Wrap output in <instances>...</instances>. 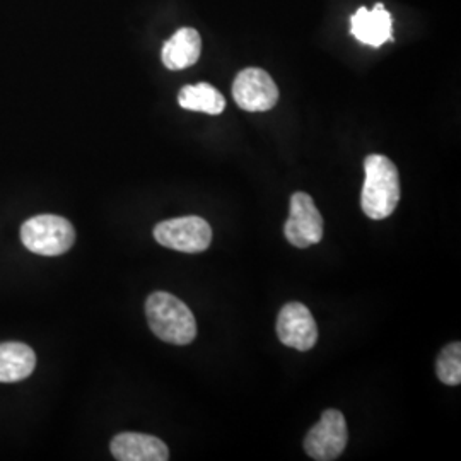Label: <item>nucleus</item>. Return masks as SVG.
I'll return each mask as SVG.
<instances>
[{
    "mask_svg": "<svg viewBox=\"0 0 461 461\" xmlns=\"http://www.w3.org/2000/svg\"><path fill=\"white\" fill-rule=\"evenodd\" d=\"M146 316L158 339L173 346H188L197 337V321L190 308L169 293H152L146 303Z\"/></svg>",
    "mask_w": 461,
    "mask_h": 461,
    "instance_id": "f257e3e1",
    "label": "nucleus"
},
{
    "mask_svg": "<svg viewBox=\"0 0 461 461\" xmlns=\"http://www.w3.org/2000/svg\"><path fill=\"white\" fill-rule=\"evenodd\" d=\"M364 214L373 221L386 219L395 212L400 202V176L392 159L381 154H371L364 161Z\"/></svg>",
    "mask_w": 461,
    "mask_h": 461,
    "instance_id": "f03ea898",
    "label": "nucleus"
},
{
    "mask_svg": "<svg viewBox=\"0 0 461 461\" xmlns=\"http://www.w3.org/2000/svg\"><path fill=\"white\" fill-rule=\"evenodd\" d=\"M21 240L23 245L36 255L57 257L72 248L76 241V230L60 215H36L23 224Z\"/></svg>",
    "mask_w": 461,
    "mask_h": 461,
    "instance_id": "7ed1b4c3",
    "label": "nucleus"
},
{
    "mask_svg": "<svg viewBox=\"0 0 461 461\" xmlns=\"http://www.w3.org/2000/svg\"><path fill=\"white\" fill-rule=\"evenodd\" d=\"M159 245L182 253H200L212 243V228L198 215H186L163 221L154 228Z\"/></svg>",
    "mask_w": 461,
    "mask_h": 461,
    "instance_id": "20e7f679",
    "label": "nucleus"
},
{
    "mask_svg": "<svg viewBox=\"0 0 461 461\" xmlns=\"http://www.w3.org/2000/svg\"><path fill=\"white\" fill-rule=\"evenodd\" d=\"M348 432H347L346 417L339 411H325L320 422L314 426L306 439V453L318 461L337 460L346 449Z\"/></svg>",
    "mask_w": 461,
    "mask_h": 461,
    "instance_id": "39448f33",
    "label": "nucleus"
},
{
    "mask_svg": "<svg viewBox=\"0 0 461 461\" xmlns=\"http://www.w3.org/2000/svg\"><path fill=\"white\" fill-rule=\"evenodd\" d=\"M232 96L247 112H268L279 101V87L264 68L249 67L234 79Z\"/></svg>",
    "mask_w": 461,
    "mask_h": 461,
    "instance_id": "423d86ee",
    "label": "nucleus"
},
{
    "mask_svg": "<svg viewBox=\"0 0 461 461\" xmlns=\"http://www.w3.org/2000/svg\"><path fill=\"white\" fill-rule=\"evenodd\" d=\"M284 232L287 241L296 248L313 247L321 241L323 217L308 194L296 192L291 197V215Z\"/></svg>",
    "mask_w": 461,
    "mask_h": 461,
    "instance_id": "0eeeda50",
    "label": "nucleus"
},
{
    "mask_svg": "<svg viewBox=\"0 0 461 461\" xmlns=\"http://www.w3.org/2000/svg\"><path fill=\"white\" fill-rule=\"evenodd\" d=\"M277 335L284 346L301 352L313 348L318 342V327L313 314L301 303H287L277 318Z\"/></svg>",
    "mask_w": 461,
    "mask_h": 461,
    "instance_id": "6e6552de",
    "label": "nucleus"
},
{
    "mask_svg": "<svg viewBox=\"0 0 461 461\" xmlns=\"http://www.w3.org/2000/svg\"><path fill=\"white\" fill-rule=\"evenodd\" d=\"M110 447L120 461L169 460V449L159 438L140 432H122L113 438Z\"/></svg>",
    "mask_w": 461,
    "mask_h": 461,
    "instance_id": "1a4fd4ad",
    "label": "nucleus"
},
{
    "mask_svg": "<svg viewBox=\"0 0 461 461\" xmlns=\"http://www.w3.org/2000/svg\"><path fill=\"white\" fill-rule=\"evenodd\" d=\"M350 33L364 45L378 49L383 43L392 40V16L383 7V4H378L373 11L361 7L350 19Z\"/></svg>",
    "mask_w": 461,
    "mask_h": 461,
    "instance_id": "9d476101",
    "label": "nucleus"
},
{
    "mask_svg": "<svg viewBox=\"0 0 461 461\" xmlns=\"http://www.w3.org/2000/svg\"><path fill=\"white\" fill-rule=\"evenodd\" d=\"M202 51V38L194 28H182L163 47V64L169 70H183L195 66Z\"/></svg>",
    "mask_w": 461,
    "mask_h": 461,
    "instance_id": "9b49d317",
    "label": "nucleus"
},
{
    "mask_svg": "<svg viewBox=\"0 0 461 461\" xmlns=\"http://www.w3.org/2000/svg\"><path fill=\"white\" fill-rule=\"evenodd\" d=\"M36 356L32 347L19 342L0 344V383H16L32 376Z\"/></svg>",
    "mask_w": 461,
    "mask_h": 461,
    "instance_id": "f8f14e48",
    "label": "nucleus"
},
{
    "mask_svg": "<svg viewBox=\"0 0 461 461\" xmlns=\"http://www.w3.org/2000/svg\"><path fill=\"white\" fill-rule=\"evenodd\" d=\"M178 103L185 110L202 112L207 115H221L226 108L224 96L214 86L207 83L185 86L178 95Z\"/></svg>",
    "mask_w": 461,
    "mask_h": 461,
    "instance_id": "ddd939ff",
    "label": "nucleus"
},
{
    "mask_svg": "<svg viewBox=\"0 0 461 461\" xmlns=\"http://www.w3.org/2000/svg\"><path fill=\"white\" fill-rule=\"evenodd\" d=\"M436 375L439 381L447 386H456L461 383V344L453 342L441 350L438 363H436Z\"/></svg>",
    "mask_w": 461,
    "mask_h": 461,
    "instance_id": "4468645a",
    "label": "nucleus"
}]
</instances>
